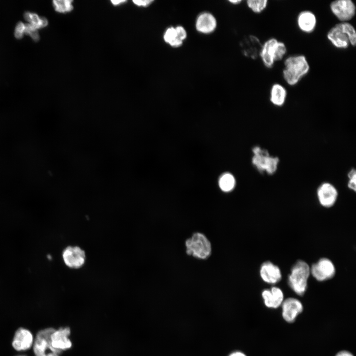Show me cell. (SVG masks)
<instances>
[{
	"label": "cell",
	"instance_id": "8",
	"mask_svg": "<svg viewBox=\"0 0 356 356\" xmlns=\"http://www.w3.org/2000/svg\"><path fill=\"white\" fill-rule=\"evenodd\" d=\"M62 257L65 265L72 269L82 267L86 260L85 252L78 246L66 247L62 252Z\"/></svg>",
	"mask_w": 356,
	"mask_h": 356
},
{
	"label": "cell",
	"instance_id": "3",
	"mask_svg": "<svg viewBox=\"0 0 356 356\" xmlns=\"http://www.w3.org/2000/svg\"><path fill=\"white\" fill-rule=\"evenodd\" d=\"M286 52V46L284 43L271 38L262 44L259 55L265 67L271 68L275 61L282 59Z\"/></svg>",
	"mask_w": 356,
	"mask_h": 356
},
{
	"label": "cell",
	"instance_id": "4",
	"mask_svg": "<svg viewBox=\"0 0 356 356\" xmlns=\"http://www.w3.org/2000/svg\"><path fill=\"white\" fill-rule=\"evenodd\" d=\"M252 151L254 156L252 162L258 171L269 175L276 173L279 163L277 157L271 156L267 150L258 146L253 147Z\"/></svg>",
	"mask_w": 356,
	"mask_h": 356
},
{
	"label": "cell",
	"instance_id": "34",
	"mask_svg": "<svg viewBox=\"0 0 356 356\" xmlns=\"http://www.w3.org/2000/svg\"><path fill=\"white\" fill-rule=\"evenodd\" d=\"M230 2L233 4H237L241 2V0H230Z\"/></svg>",
	"mask_w": 356,
	"mask_h": 356
},
{
	"label": "cell",
	"instance_id": "28",
	"mask_svg": "<svg viewBox=\"0 0 356 356\" xmlns=\"http://www.w3.org/2000/svg\"><path fill=\"white\" fill-rule=\"evenodd\" d=\"M348 177L349 178L348 187L350 190L355 192L356 190V172L355 169L353 168L349 172Z\"/></svg>",
	"mask_w": 356,
	"mask_h": 356
},
{
	"label": "cell",
	"instance_id": "5",
	"mask_svg": "<svg viewBox=\"0 0 356 356\" xmlns=\"http://www.w3.org/2000/svg\"><path fill=\"white\" fill-rule=\"evenodd\" d=\"M186 252L189 255L200 259L207 258L211 253V245L205 235L197 232L185 241Z\"/></svg>",
	"mask_w": 356,
	"mask_h": 356
},
{
	"label": "cell",
	"instance_id": "32",
	"mask_svg": "<svg viewBox=\"0 0 356 356\" xmlns=\"http://www.w3.org/2000/svg\"><path fill=\"white\" fill-rule=\"evenodd\" d=\"M228 356H247L244 353L241 352H235L230 354Z\"/></svg>",
	"mask_w": 356,
	"mask_h": 356
},
{
	"label": "cell",
	"instance_id": "14",
	"mask_svg": "<svg viewBox=\"0 0 356 356\" xmlns=\"http://www.w3.org/2000/svg\"><path fill=\"white\" fill-rule=\"evenodd\" d=\"M241 52L248 58L256 59L260 54L262 44L256 36L249 35L244 37L240 43Z\"/></svg>",
	"mask_w": 356,
	"mask_h": 356
},
{
	"label": "cell",
	"instance_id": "35",
	"mask_svg": "<svg viewBox=\"0 0 356 356\" xmlns=\"http://www.w3.org/2000/svg\"><path fill=\"white\" fill-rule=\"evenodd\" d=\"M25 356L21 355V356Z\"/></svg>",
	"mask_w": 356,
	"mask_h": 356
},
{
	"label": "cell",
	"instance_id": "24",
	"mask_svg": "<svg viewBox=\"0 0 356 356\" xmlns=\"http://www.w3.org/2000/svg\"><path fill=\"white\" fill-rule=\"evenodd\" d=\"M72 1V0H54L52 1V4L56 11L66 13L73 9Z\"/></svg>",
	"mask_w": 356,
	"mask_h": 356
},
{
	"label": "cell",
	"instance_id": "31",
	"mask_svg": "<svg viewBox=\"0 0 356 356\" xmlns=\"http://www.w3.org/2000/svg\"><path fill=\"white\" fill-rule=\"evenodd\" d=\"M335 356H354V355L348 351L342 350L338 352Z\"/></svg>",
	"mask_w": 356,
	"mask_h": 356
},
{
	"label": "cell",
	"instance_id": "9",
	"mask_svg": "<svg viewBox=\"0 0 356 356\" xmlns=\"http://www.w3.org/2000/svg\"><path fill=\"white\" fill-rule=\"evenodd\" d=\"M332 13L341 22H346L352 19L356 14V7L351 0H337L330 4Z\"/></svg>",
	"mask_w": 356,
	"mask_h": 356
},
{
	"label": "cell",
	"instance_id": "18",
	"mask_svg": "<svg viewBox=\"0 0 356 356\" xmlns=\"http://www.w3.org/2000/svg\"><path fill=\"white\" fill-rule=\"evenodd\" d=\"M297 25L300 30L306 33H312L315 29L317 20L315 14L310 10L300 12L297 18Z\"/></svg>",
	"mask_w": 356,
	"mask_h": 356
},
{
	"label": "cell",
	"instance_id": "26",
	"mask_svg": "<svg viewBox=\"0 0 356 356\" xmlns=\"http://www.w3.org/2000/svg\"><path fill=\"white\" fill-rule=\"evenodd\" d=\"M341 23L348 35L350 44L355 46L356 45V31L354 27L348 22Z\"/></svg>",
	"mask_w": 356,
	"mask_h": 356
},
{
	"label": "cell",
	"instance_id": "1",
	"mask_svg": "<svg viewBox=\"0 0 356 356\" xmlns=\"http://www.w3.org/2000/svg\"><path fill=\"white\" fill-rule=\"evenodd\" d=\"M283 77L290 86L297 85L310 71V65L305 56L292 55L288 57L284 62Z\"/></svg>",
	"mask_w": 356,
	"mask_h": 356
},
{
	"label": "cell",
	"instance_id": "21",
	"mask_svg": "<svg viewBox=\"0 0 356 356\" xmlns=\"http://www.w3.org/2000/svg\"><path fill=\"white\" fill-rule=\"evenodd\" d=\"M287 96V91L281 85L275 83L271 87L269 100L275 106L281 107L284 105Z\"/></svg>",
	"mask_w": 356,
	"mask_h": 356
},
{
	"label": "cell",
	"instance_id": "10",
	"mask_svg": "<svg viewBox=\"0 0 356 356\" xmlns=\"http://www.w3.org/2000/svg\"><path fill=\"white\" fill-rule=\"evenodd\" d=\"M316 195L321 206L325 208H330L336 203L338 192L333 184L328 182H324L317 188Z\"/></svg>",
	"mask_w": 356,
	"mask_h": 356
},
{
	"label": "cell",
	"instance_id": "27",
	"mask_svg": "<svg viewBox=\"0 0 356 356\" xmlns=\"http://www.w3.org/2000/svg\"><path fill=\"white\" fill-rule=\"evenodd\" d=\"M24 34L30 36L35 42H38L40 40L38 29L30 23L25 24Z\"/></svg>",
	"mask_w": 356,
	"mask_h": 356
},
{
	"label": "cell",
	"instance_id": "12",
	"mask_svg": "<svg viewBox=\"0 0 356 356\" xmlns=\"http://www.w3.org/2000/svg\"><path fill=\"white\" fill-rule=\"evenodd\" d=\"M327 38L337 48L346 49L350 44L348 35L341 23L335 25L329 30Z\"/></svg>",
	"mask_w": 356,
	"mask_h": 356
},
{
	"label": "cell",
	"instance_id": "16",
	"mask_svg": "<svg viewBox=\"0 0 356 356\" xmlns=\"http://www.w3.org/2000/svg\"><path fill=\"white\" fill-rule=\"evenodd\" d=\"M262 297L264 305L269 309H277L281 307L284 300L282 290L277 286L264 289L262 292Z\"/></svg>",
	"mask_w": 356,
	"mask_h": 356
},
{
	"label": "cell",
	"instance_id": "22",
	"mask_svg": "<svg viewBox=\"0 0 356 356\" xmlns=\"http://www.w3.org/2000/svg\"><path fill=\"white\" fill-rule=\"evenodd\" d=\"M24 19L37 29L44 28L48 25V21L44 17H40L35 13L29 11L24 14Z\"/></svg>",
	"mask_w": 356,
	"mask_h": 356
},
{
	"label": "cell",
	"instance_id": "11",
	"mask_svg": "<svg viewBox=\"0 0 356 356\" xmlns=\"http://www.w3.org/2000/svg\"><path fill=\"white\" fill-rule=\"evenodd\" d=\"M282 316L288 323L294 322L303 311L302 302L297 298L290 297L284 300L281 306Z\"/></svg>",
	"mask_w": 356,
	"mask_h": 356
},
{
	"label": "cell",
	"instance_id": "30",
	"mask_svg": "<svg viewBox=\"0 0 356 356\" xmlns=\"http://www.w3.org/2000/svg\"><path fill=\"white\" fill-rule=\"evenodd\" d=\"M133 2L136 5L139 6L146 7L150 5L153 0H135L133 1Z\"/></svg>",
	"mask_w": 356,
	"mask_h": 356
},
{
	"label": "cell",
	"instance_id": "23",
	"mask_svg": "<svg viewBox=\"0 0 356 356\" xmlns=\"http://www.w3.org/2000/svg\"><path fill=\"white\" fill-rule=\"evenodd\" d=\"M220 188L224 192H228L233 189L235 186V180L234 177L229 173L222 175L219 181Z\"/></svg>",
	"mask_w": 356,
	"mask_h": 356
},
{
	"label": "cell",
	"instance_id": "6",
	"mask_svg": "<svg viewBox=\"0 0 356 356\" xmlns=\"http://www.w3.org/2000/svg\"><path fill=\"white\" fill-rule=\"evenodd\" d=\"M54 330L49 328L38 333L33 346L35 356H59L60 353L53 349L51 344L50 336Z\"/></svg>",
	"mask_w": 356,
	"mask_h": 356
},
{
	"label": "cell",
	"instance_id": "13",
	"mask_svg": "<svg viewBox=\"0 0 356 356\" xmlns=\"http://www.w3.org/2000/svg\"><path fill=\"white\" fill-rule=\"evenodd\" d=\"M70 334V329L67 327L55 330L50 336L52 348L60 353L70 349L72 347V342L68 338Z\"/></svg>",
	"mask_w": 356,
	"mask_h": 356
},
{
	"label": "cell",
	"instance_id": "15",
	"mask_svg": "<svg viewBox=\"0 0 356 356\" xmlns=\"http://www.w3.org/2000/svg\"><path fill=\"white\" fill-rule=\"evenodd\" d=\"M259 273L263 281L267 284H275L282 278L280 268L270 261L265 262L262 264Z\"/></svg>",
	"mask_w": 356,
	"mask_h": 356
},
{
	"label": "cell",
	"instance_id": "17",
	"mask_svg": "<svg viewBox=\"0 0 356 356\" xmlns=\"http://www.w3.org/2000/svg\"><path fill=\"white\" fill-rule=\"evenodd\" d=\"M186 32L182 26L170 27L165 31L163 38L166 43L175 47L180 46L186 38Z\"/></svg>",
	"mask_w": 356,
	"mask_h": 356
},
{
	"label": "cell",
	"instance_id": "33",
	"mask_svg": "<svg viewBox=\"0 0 356 356\" xmlns=\"http://www.w3.org/2000/svg\"><path fill=\"white\" fill-rule=\"evenodd\" d=\"M126 1H127L125 0H111V2L112 3V4L115 5H118L121 3H124Z\"/></svg>",
	"mask_w": 356,
	"mask_h": 356
},
{
	"label": "cell",
	"instance_id": "2",
	"mask_svg": "<svg viewBox=\"0 0 356 356\" xmlns=\"http://www.w3.org/2000/svg\"><path fill=\"white\" fill-rule=\"evenodd\" d=\"M310 275V266L305 261H297L291 267L288 277L289 287L296 294L303 296L307 289Z\"/></svg>",
	"mask_w": 356,
	"mask_h": 356
},
{
	"label": "cell",
	"instance_id": "25",
	"mask_svg": "<svg viewBox=\"0 0 356 356\" xmlns=\"http://www.w3.org/2000/svg\"><path fill=\"white\" fill-rule=\"evenodd\" d=\"M267 0H248L247 4L254 12L259 13L264 10L267 6Z\"/></svg>",
	"mask_w": 356,
	"mask_h": 356
},
{
	"label": "cell",
	"instance_id": "29",
	"mask_svg": "<svg viewBox=\"0 0 356 356\" xmlns=\"http://www.w3.org/2000/svg\"><path fill=\"white\" fill-rule=\"evenodd\" d=\"M25 29V24L22 22H18L15 27L14 30V36L17 39H21L23 38Z\"/></svg>",
	"mask_w": 356,
	"mask_h": 356
},
{
	"label": "cell",
	"instance_id": "20",
	"mask_svg": "<svg viewBox=\"0 0 356 356\" xmlns=\"http://www.w3.org/2000/svg\"><path fill=\"white\" fill-rule=\"evenodd\" d=\"M216 26V20L210 13L205 12L201 14L196 20V28L198 32L202 33H210L214 31Z\"/></svg>",
	"mask_w": 356,
	"mask_h": 356
},
{
	"label": "cell",
	"instance_id": "7",
	"mask_svg": "<svg viewBox=\"0 0 356 356\" xmlns=\"http://www.w3.org/2000/svg\"><path fill=\"white\" fill-rule=\"evenodd\" d=\"M311 274L318 281H324L332 278L336 269L333 262L328 258H322L310 267Z\"/></svg>",
	"mask_w": 356,
	"mask_h": 356
},
{
	"label": "cell",
	"instance_id": "19",
	"mask_svg": "<svg viewBox=\"0 0 356 356\" xmlns=\"http://www.w3.org/2000/svg\"><path fill=\"white\" fill-rule=\"evenodd\" d=\"M33 342L31 333L26 329L20 328L15 332L12 346L17 351H25L31 347Z\"/></svg>",
	"mask_w": 356,
	"mask_h": 356
}]
</instances>
